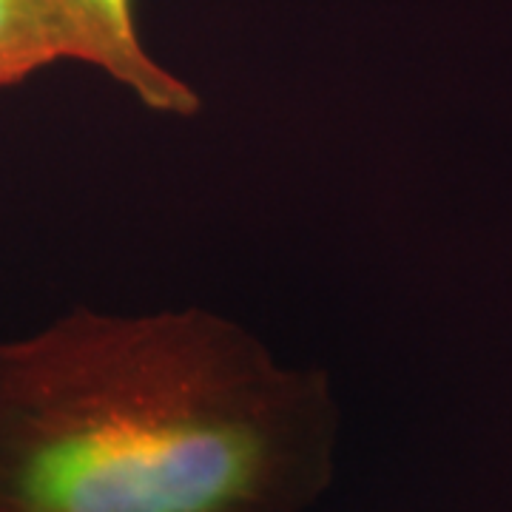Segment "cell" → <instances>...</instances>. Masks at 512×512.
Masks as SVG:
<instances>
[{"label": "cell", "instance_id": "1", "mask_svg": "<svg viewBox=\"0 0 512 512\" xmlns=\"http://www.w3.org/2000/svg\"><path fill=\"white\" fill-rule=\"evenodd\" d=\"M339 404L208 308H74L0 342V512H305Z\"/></svg>", "mask_w": 512, "mask_h": 512}, {"label": "cell", "instance_id": "2", "mask_svg": "<svg viewBox=\"0 0 512 512\" xmlns=\"http://www.w3.org/2000/svg\"><path fill=\"white\" fill-rule=\"evenodd\" d=\"M69 43V60L97 69L143 109L163 117H194L200 94L168 72L146 49L137 26V0H49Z\"/></svg>", "mask_w": 512, "mask_h": 512}, {"label": "cell", "instance_id": "3", "mask_svg": "<svg viewBox=\"0 0 512 512\" xmlns=\"http://www.w3.org/2000/svg\"><path fill=\"white\" fill-rule=\"evenodd\" d=\"M69 60V43L49 0H0V89Z\"/></svg>", "mask_w": 512, "mask_h": 512}]
</instances>
